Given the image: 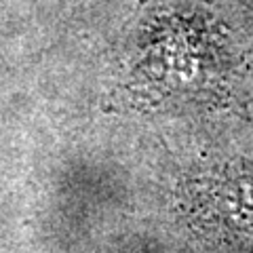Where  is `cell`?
<instances>
[{
    "mask_svg": "<svg viewBox=\"0 0 253 253\" xmlns=\"http://www.w3.org/2000/svg\"><path fill=\"white\" fill-rule=\"evenodd\" d=\"M192 199L209 230L253 236V163H230L201 177Z\"/></svg>",
    "mask_w": 253,
    "mask_h": 253,
    "instance_id": "6da1fadb",
    "label": "cell"
}]
</instances>
